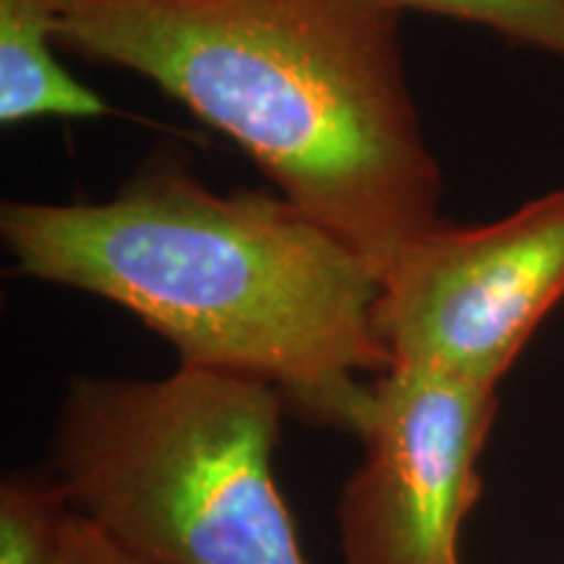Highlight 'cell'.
I'll return each instance as SVG.
<instances>
[{
	"instance_id": "cell-6",
	"label": "cell",
	"mask_w": 564,
	"mask_h": 564,
	"mask_svg": "<svg viewBox=\"0 0 564 564\" xmlns=\"http://www.w3.org/2000/svg\"><path fill=\"white\" fill-rule=\"evenodd\" d=\"M51 0H0V121L102 118L112 108L55 58Z\"/></svg>"
},
{
	"instance_id": "cell-1",
	"label": "cell",
	"mask_w": 564,
	"mask_h": 564,
	"mask_svg": "<svg viewBox=\"0 0 564 564\" xmlns=\"http://www.w3.org/2000/svg\"><path fill=\"white\" fill-rule=\"evenodd\" d=\"M55 42L165 89L236 141L379 280L440 225L394 0H51Z\"/></svg>"
},
{
	"instance_id": "cell-5",
	"label": "cell",
	"mask_w": 564,
	"mask_h": 564,
	"mask_svg": "<svg viewBox=\"0 0 564 564\" xmlns=\"http://www.w3.org/2000/svg\"><path fill=\"white\" fill-rule=\"evenodd\" d=\"M494 419L497 387L419 366L379 373L358 434L366 457L337 507L345 564H460Z\"/></svg>"
},
{
	"instance_id": "cell-7",
	"label": "cell",
	"mask_w": 564,
	"mask_h": 564,
	"mask_svg": "<svg viewBox=\"0 0 564 564\" xmlns=\"http://www.w3.org/2000/svg\"><path fill=\"white\" fill-rule=\"evenodd\" d=\"M70 510L55 476L6 478L0 486V564H55Z\"/></svg>"
},
{
	"instance_id": "cell-2",
	"label": "cell",
	"mask_w": 564,
	"mask_h": 564,
	"mask_svg": "<svg viewBox=\"0 0 564 564\" xmlns=\"http://www.w3.org/2000/svg\"><path fill=\"white\" fill-rule=\"evenodd\" d=\"M0 232L30 278L102 295L181 366L259 379L306 419L361 434L392 361L373 333L379 272L293 202L215 194L154 165L102 204L6 202Z\"/></svg>"
},
{
	"instance_id": "cell-8",
	"label": "cell",
	"mask_w": 564,
	"mask_h": 564,
	"mask_svg": "<svg viewBox=\"0 0 564 564\" xmlns=\"http://www.w3.org/2000/svg\"><path fill=\"white\" fill-rule=\"evenodd\" d=\"M403 11L468 21L564 61V0H394Z\"/></svg>"
},
{
	"instance_id": "cell-3",
	"label": "cell",
	"mask_w": 564,
	"mask_h": 564,
	"mask_svg": "<svg viewBox=\"0 0 564 564\" xmlns=\"http://www.w3.org/2000/svg\"><path fill=\"white\" fill-rule=\"evenodd\" d=\"M285 400L238 373L76 377L53 429L70 507L154 564H308L274 481Z\"/></svg>"
},
{
	"instance_id": "cell-9",
	"label": "cell",
	"mask_w": 564,
	"mask_h": 564,
	"mask_svg": "<svg viewBox=\"0 0 564 564\" xmlns=\"http://www.w3.org/2000/svg\"><path fill=\"white\" fill-rule=\"evenodd\" d=\"M55 564H154L112 541L91 520L70 510Z\"/></svg>"
},
{
	"instance_id": "cell-4",
	"label": "cell",
	"mask_w": 564,
	"mask_h": 564,
	"mask_svg": "<svg viewBox=\"0 0 564 564\" xmlns=\"http://www.w3.org/2000/svg\"><path fill=\"white\" fill-rule=\"evenodd\" d=\"M564 299V188L497 223H440L387 267L373 333L392 366L486 387Z\"/></svg>"
}]
</instances>
